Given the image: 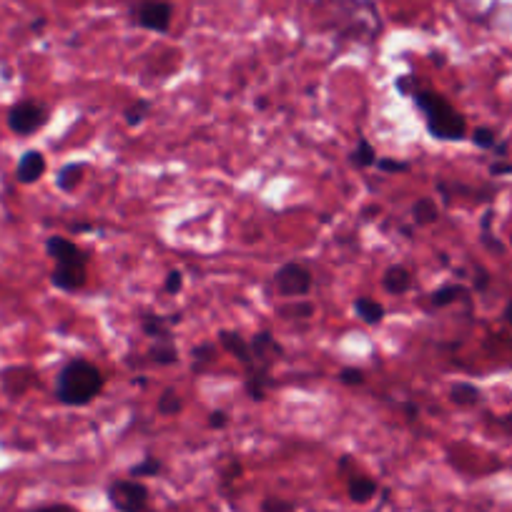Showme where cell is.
I'll return each mask as SVG.
<instances>
[{
	"label": "cell",
	"instance_id": "8",
	"mask_svg": "<svg viewBox=\"0 0 512 512\" xmlns=\"http://www.w3.org/2000/svg\"><path fill=\"white\" fill-rule=\"evenodd\" d=\"M46 254L51 256L53 264H73V267H88L91 256L83 251L76 241L66 239V236H48Z\"/></svg>",
	"mask_w": 512,
	"mask_h": 512
},
{
	"label": "cell",
	"instance_id": "16",
	"mask_svg": "<svg viewBox=\"0 0 512 512\" xmlns=\"http://www.w3.org/2000/svg\"><path fill=\"white\" fill-rule=\"evenodd\" d=\"M377 490H379V485L367 475H352L347 482L349 500L359 502V505H364V502L372 500V497L377 495Z\"/></svg>",
	"mask_w": 512,
	"mask_h": 512
},
{
	"label": "cell",
	"instance_id": "9",
	"mask_svg": "<svg viewBox=\"0 0 512 512\" xmlns=\"http://www.w3.org/2000/svg\"><path fill=\"white\" fill-rule=\"evenodd\" d=\"M51 284L61 292H78L88 284V267H73V264H56L51 272Z\"/></svg>",
	"mask_w": 512,
	"mask_h": 512
},
{
	"label": "cell",
	"instance_id": "19",
	"mask_svg": "<svg viewBox=\"0 0 512 512\" xmlns=\"http://www.w3.org/2000/svg\"><path fill=\"white\" fill-rule=\"evenodd\" d=\"M450 402L457 407H475L482 402V390L472 382H455L450 387Z\"/></svg>",
	"mask_w": 512,
	"mask_h": 512
},
{
	"label": "cell",
	"instance_id": "40",
	"mask_svg": "<svg viewBox=\"0 0 512 512\" xmlns=\"http://www.w3.org/2000/svg\"><path fill=\"white\" fill-rule=\"evenodd\" d=\"M88 229H91V226H88V224H78V226H73V231H88Z\"/></svg>",
	"mask_w": 512,
	"mask_h": 512
},
{
	"label": "cell",
	"instance_id": "31",
	"mask_svg": "<svg viewBox=\"0 0 512 512\" xmlns=\"http://www.w3.org/2000/svg\"><path fill=\"white\" fill-rule=\"evenodd\" d=\"M297 505L292 500H284V497H267L262 502V512H294Z\"/></svg>",
	"mask_w": 512,
	"mask_h": 512
},
{
	"label": "cell",
	"instance_id": "24",
	"mask_svg": "<svg viewBox=\"0 0 512 512\" xmlns=\"http://www.w3.org/2000/svg\"><path fill=\"white\" fill-rule=\"evenodd\" d=\"M191 359H194L196 372H201V369H206L209 364H214L216 359H219V347H216V342L196 344V347L191 349Z\"/></svg>",
	"mask_w": 512,
	"mask_h": 512
},
{
	"label": "cell",
	"instance_id": "20",
	"mask_svg": "<svg viewBox=\"0 0 512 512\" xmlns=\"http://www.w3.org/2000/svg\"><path fill=\"white\" fill-rule=\"evenodd\" d=\"M83 174H86V164H81V161L66 164L56 174V186L61 191H66V194H71V191H76V186L83 181Z\"/></svg>",
	"mask_w": 512,
	"mask_h": 512
},
{
	"label": "cell",
	"instance_id": "27",
	"mask_svg": "<svg viewBox=\"0 0 512 512\" xmlns=\"http://www.w3.org/2000/svg\"><path fill=\"white\" fill-rule=\"evenodd\" d=\"M161 470H164V465H161L159 457L146 455L144 460L136 462V465L131 467V470H128V475L134 477V480H141V477H156V475H161Z\"/></svg>",
	"mask_w": 512,
	"mask_h": 512
},
{
	"label": "cell",
	"instance_id": "12",
	"mask_svg": "<svg viewBox=\"0 0 512 512\" xmlns=\"http://www.w3.org/2000/svg\"><path fill=\"white\" fill-rule=\"evenodd\" d=\"M43 174H46V156L36 149L26 151V154L21 156V161H18L16 179L21 181V184H36V181H41Z\"/></svg>",
	"mask_w": 512,
	"mask_h": 512
},
{
	"label": "cell",
	"instance_id": "34",
	"mask_svg": "<svg viewBox=\"0 0 512 512\" xmlns=\"http://www.w3.org/2000/svg\"><path fill=\"white\" fill-rule=\"evenodd\" d=\"M229 425V412L224 410H214L209 415V427L211 430H224V427Z\"/></svg>",
	"mask_w": 512,
	"mask_h": 512
},
{
	"label": "cell",
	"instance_id": "37",
	"mask_svg": "<svg viewBox=\"0 0 512 512\" xmlns=\"http://www.w3.org/2000/svg\"><path fill=\"white\" fill-rule=\"evenodd\" d=\"M512 174V164H492L490 166V176H507Z\"/></svg>",
	"mask_w": 512,
	"mask_h": 512
},
{
	"label": "cell",
	"instance_id": "15",
	"mask_svg": "<svg viewBox=\"0 0 512 512\" xmlns=\"http://www.w3.org/2000/svg\"><path fill=\"white\" fill-rule=\"evenodd\" d=\"M354 314H357L364 324H369V327H377V324H382L384 317H387V309H384V304L377 302V299L357 297L354 299Z\"/></svg>",
	"mask_w": 512,
	"mask_h": 512
},
{
	"label": "cell",
	"instance_id": "35",
	"mask_svg": "<svg viewBox=\"0 0 512 512\" xmlns=\"http://www.w3.org/2000/svg\"><path fill=\"white\" fill-rule=\"evenodd\" d=\"M28 512H76L71 505H43L36 507V510H28Z\"/></svg>",
	"mask_w": 512,
	"mask_h": 512
},
{
	"label": "cell",
	"instance_id": "36",
	"mask_svg": "<svg viewBox=\"0 0 512 512\" xmlns=\"http://www.w3.org/2000/svg\"><path fill=\"white\" fill-rule=\"evenodd\" d=\"M239 475H241V465H239V462H231L229 470L224 472V482H234Z\"/></svg>",
	"mask_w": 512,
	"mask_h": 512
},
{
	"label": "cell",
	"instance_id": "21",
	"mask_svg": "<svg viewBox=\"0 0 512 512\" xmlns=\"http://www.w3.org/2000/svg\"><path fill=\"white\" fill-rule=\"evenodd\" d=\"M437 219H440V209H437V204L432 199H417L415 204H412V221H415L417 226H432L437 224Z\"/></svg>",
	"mask_w": 512,
	"mask_h": 512
},
{
	"label": "cell",
	"instance_id": "41",
	"mask_svg": "<svg viewBox=\"0 0 512 512\" xmlns=\"http://www.w3.org/2000/svg\"><path fill=\"white\" fill-rule=\"evenodd\" d=\"M510 246H512V236H510Z\"/></svg>",
	"mask_w": 512,
	"mask_h": 512
},
{
	"label": "cell",
	"instance_id": "7",
	"mask_svg": "<svg viewBox=\"0 0 512 512\" xmlns=\"http://www.w3.org/2000/svg\"><path fill=\"white\" fill-rule=\"evenodd\" d=\"M312 284L314 282L309 269H304L302 264L297 262L284 264V267H279L277 274H274V287H277V292L287 299L307 297V294L312 292Z\"/></svg>",
	"mask_w": 512,
	"mask_h": 512
},
{
	"label": "cell",
	"instance_id": "28",
	"mask_svg": "<svg viewBox=\"0 0 512 512\" xmlns=\"http://www.w3.org/2000/svg\"><path fill=\"white\" fill-rule=\"evenodd\" d=\"M284 319H309L314 314L312 302H297V304H284L277 309Z\"/></svg>",
	"mask_w": 512,
	"mask_h": 512
},
{
	"label": "cell",
	"instance_id": "3",
	"mask_svg": "<svg viewBox=\"0 0 512 512\" xmlns=\"http://www.w3.org/2000/svg\"><path fill=\"white\" fill-rule=\"evenodd\" d=\"M251 344V362L246 372V392H249V400L254 402H264L267 400V392L272 387V367L284 357V347L277 342L269 329H262V332H256L254 337L249 339Z\"/></svg>",
	"mask_w": 512,
	"mask_h": 512
},
{
	"label": "cell",
	"instance_id": "29",
	"mask_svg": "<svg viewBox=\"0 0 512 512\" xmlns=\"http://www.w3.org/2000/svg\"><path fill=\"white\" fill-rule=\"evenodd\" d=\"M492 211H485V216H482V224H480V231H482V244L487 246L490 251H495V254H500L502 251V244H497L495 239H492Z\"/></svg>",
	"mask_w": 512,
	"mask_h": 512
},
{
	"label": "cell",
	"instance_id": "2",
	"mask_svg": "<svg viewBox=\"0 0 512 512\" xmlns=\"http://www.w3.org/2000/svg\"><path fill=\"white\" fill-rule=\"evenodd\" d=\"M106 387L101 369L88 359H71L56 377V400L66 407H86L96 402Z\"/></svg>",
	"mask_w": 512,
	"mask_h": 512
},
{
	"label": "cell",
	"instance_id": "5",
	"mask_svg": "<svg viewBox=\"0 0 512 512\" xmlns=\"http://www.w3.org/2000/svg\"><path fill=\"white\" fill-rule=\"evenodd\" d=\"M48 121H51L48 106L31 101V98L18 101L16 106H11V111H8V128H11L16 136H33L36 131H41Z\"/></svg>",
	"mask_w": 512,
	"mask_h": 512
},
{
	"label": "cell",
	"instance_id": "11",
	"mask_svg": "<svg viewBox=\"0 0 512 512\" xmlns=\"http://www.w3.org/2000/svg\"><path fill=\"white\" fill-rule=\"evenodd\" d=\"M181 322V314H169V317H161V314L144 312L141 314V332L146 334L154 342H166V339H174V324Z\"/></svg>",
	"mask_w": 512,
	"mask_h": 512
},
{
	"label": "cell",
	"instance_id": "17",
	"mask_svg": "<svg viewBox=\"0 0 512 512\" xmlns=\"http://www.w3.org/2000/svg\"><path fill=\"white\" fill-rule=\"evenodd\" d=\"M472 144L477 146V149L482 151H495L500 159H505L507 156V144H500V139H497V131L490 126H477L475 131H472Z\"/></svg>",
	"mask_w": 512,
	"mask_h": 512
},
{
	"label": "cell",
	"instance_id": "25",
	"mask_svg": "<svg viewBox=\"0 0 512 512\" xmlns=\"http://www.w3.org/2000/svg\"><path fill=\"white\" fill-rule=\"evenodd\" d=\"M349 161H352V166H357V169H369V166L377 164V151H374V146L362 136V139L357 141V146H354Z\"/></svg>",
	"mask_w": 512,
	"mask_h": 512
},
{
	"label": "cell",
	"instance_id": "14",
	"mask_svg": "<svg viewBox=\"0 0 512 512\" xmlns=\"http://www.w3.org/2000/svg\"><path fill=\"white\" fill-rule=\"evenodd\" d=\"M382 287H384V292L395 294V297H402V294H407L412 289L410 269L402 267V264H395V267H390L387 272H384Z\"/></svg>",
	"mask_w": 512,
	"mask_h": 512
},
{
	"label": "cell",
	"instance_id": "38",
	"mask_svg": "<svg viewBox=\"0 0 512 512\" xmlns=\"http://www.w3.org/2000/svg\"><path fill=\"white\" fill-rule=\"evenodd\" d=\"M502 317H505V322L512 327V299L505 304V312H502Z\"/></svg>",
	"mask_w": 512,
	"mask_h": 512
},
{
	"label": "cell",
	"instance_id": "33",
	"mask_svg": "<svg viewBox=\"0 0 512 512\" xmlns=\"http://www.w3.org/2000/svg\"><path fill=\"white\" fill-rule=\"evenodd\" d=\"M377 166L382 174H405V171H410V164H405V161H397V159H377Z\"/></svg>",
	"mask_w": 512,
	"mask_h": 512
},
{
	"label": "cell",
	"instance_id": "30",
	"mask_svg": "<svg viewBox=\"0 0 512 512\" xmlns=\"http://www.w3.org/2000/svg\"><path fill=\"white\" fill-rule=\"evenodd\" d=\"M337 379L342 384H347V387H357V384H364V369H359V367H342L339 369V374H337Z\"/></svg>",
	"mask_w": 512,
	"mask_h": 512
},
{
	"label": "cell",
	"instance_id": "10",
	"mask_svg": "<svg viewBox=\"0 0 512 512\" xmlns=\"http://www.w3.org/2000/svg\"><path fill=\"white\" fill-rule=\"evenodd\" d=\"M216 339H219V347L224 349L229 357H234L236 362L241 364V367H244V369L251 367L254 357H251L249 339L241 337V334L234 332V329H221V332L216 334Z\"/></svg>",
	"mask_w": 512,
	"mask_h": 512
},
{
	"label": "cell",
	"instance_id": "13",
	"mask_svg": "<svg viewBox=\"0 0 512 512\" xmlns=\"http://www.w3.org/2000/svg\"><path fill=\"white\" fill-rule=\"evenodd\" d=\"M0 377H3V390H6L8 395L21 397L23 392H28L33 384H36L38 374L33 372L31 367H13V369H6Z\"/></svg>",
	"mask_w": 512,
	"mask_h": 512
},
{
	"label": "cell",
	"instance_id": "22",
	"mask_svg": "<svg viewBox=\"0 0 512 512\" xmlns=\"http://www.w3.org/2000/svg\"><path fill=\"white\" fill-rule=\"evenodd\" d=\"M156 412H159L161 417H179L181 412H184V400H181L179 392L166 387L159 395V402H156Z\"/></svg>",
	"mask_w": 512,
	"mask_h": 512
},
{
	"label": "cell",
	"instance_id": "6",
	"mask_svg": "<svg viewBox=\"0 0 512 512\" xmlns=\"http://www.w3.org/2000/svg\"><path fill=\"white\" fill-rule=\"evenodd\" d=\"M108 502L118 512H144L149 505V490L141 480H113L106 490Z\"/></svg>",
	"mask_w": 512,
	"mask_h": 512
},
{
	"label": "cell",
	"instance_id": "4",
	"mask_svg": "<svg viewBox=\"0 0 512 512\" xmlns=\"http://www.w3.org/2000/svg\"><path fill=\"white\" fill-rule=\"evenodd\" d=\"M121 3H126L131 26L141 28V31L159 33V36L171 31L174 6L169 0H121Z\"/></svg>",
	"mask_w": 512,
	"mask_h": 512
},
{
	"label": "cell",
	"instance_id": "18",
	"mask_svg": "<svg viewBox=\"0 0 512 512\" xmlns=\"http://www.w3.org/2000/svg\"><path fill=\"white\" fill-rule=\"evenodd\" d=\"M151 364H159V367H171V364H179V347H176L174 339H166V342H154L146 352Z\"/></svg>",
	"mask_w": 512,
	"mask_h": 512
},
{
	"label": "cell",
	"instance_id": "26",
	"mask_svg": "<svg viewBox=\"0 0 512 512\" xmlns=\"http://www.w3.org/2000/svg\"><path fill=\"white\" fill-rule=\"evenodd\" d=\"M465 294V287H460V284H445V287L435 289V292L430 294V302L432 307H450V304H455L457 299H462Z\"/></svg>",
	"mask_w": 512,
	"mask_h": 512
},
{
	"label": "cell",
	"instance_id": "23",
	"mask_svg": "<svg viewBox=\"0 0 512 512\" xmlns=\"http://www.w3.org/2000/svg\"><path fill=\"white\" fill-rule=\"evenodd\" d=\"M151 111H154V103L146 101V98H139V101H134L123 111V121H126L128 128H139L151 116Z\"/></svg>",
	"mask_w": 512,
	"mask_h": 512
},
{
	"label": "cell",
	"instance_id": "39",
	"mask_svg": "<svg viewBox=\"0 0 512 512\" xmlns=\"http://www.w3.org/2000/svg\"><path fill=\"white\" fill-rule=\"evenodd\" d=\"M485 284H487V274L480 269V277H475V287L485 289Z\"/></svg>",
	"mask_w": 512,
	"mask_h": 512
},
{
	"label": "cell",
	"instance_id": "1",
	"mask_svg": "<svg viewBox=\"0 0 512 512\" xmlns=\"http://www.w3.org/2000/svg\"><path fill=\"white\" fill-rule=\"evenodd\" d=\"M412 103L425 116L427 134L442 144H460L467 139V118L432 88H417L412 93Z\"/></svg>",
	"mask_w": 512,
	"mask_h": 512
},
{
	"label": "cell",
	"instance_id": "32",
	"mask_svg": "<svg viewBox=\"0 0 512 512\" xmlns=\"http://www.w3.org/2000/svg\"><path fill=\"white\" fill-rule=\"evenodd\" d=\"M181 289H184V274H181L179 269H171V272L166 274L164 292L171 294V297H176V294H181Z\"/></svg>",
	"mask_w": 512,
	"mask_h": 512
}]
</instances>
